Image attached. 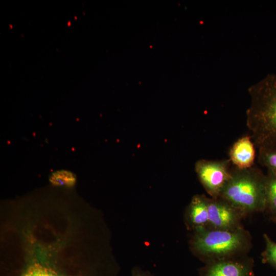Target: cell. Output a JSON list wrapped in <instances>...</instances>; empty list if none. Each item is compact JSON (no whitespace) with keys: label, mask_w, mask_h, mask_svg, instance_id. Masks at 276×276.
Masks as SVG:
<instances>
[{"label":"cell","mask_w":276,"mask_h":276,"mask_svg":"<svg viewBox=\"0 0 276 276\" xmlns=\"http://www.w3.org/2000/svg\"><path fill=\"white\" fill-rule=\"evenodd\" d=\"M219 197L246 216L265 212V174L254 167L239 169L234 166L231 170V177Z\"/></svg>","instance_id":"3957f363"},{"label":"cell","mask_w":276,"mask_h":276,"mask_svg":"<svg viewBox=\"0 0 276 276\" xmlns=\"http://www.w3.org/2000/svg\"><path fill=\"white\" fill-rule=\"evenodd\" d=\"M230 159L211 160L200 159L195 164L198 179L211 198L219 197L231 176Z\"/></svg>","instance_id":"277c9868"},{"label":"cell","mask_w":276,"mask_h":276,"mask_svg":"<svg viewBox=\"0 0 276 276\" xmlns=\"http://www.w3.org/2000/svg\"><path fill=\"white\" fill-rule=\"evenodd\" d=\"M209 223L214 229L234 230L243 227L246 216L221 198H208Z\"/></svg>","instance_id":"5b68a950"},{"label":"cell","mask_w":276,"mask_h":276,"mask_svg":"<svg viewBox=\"0 0 276 276\" xmlns=\"http://www.w3.org/2000/svg\"><path fill=\"white\" fill-rule=\"evenodd\" d=\"M265 248L261 254L262 262L276 270V242L266 234L263 235Z\"/></svg>","instance_id":"8fae6325"},{"label":"cell","mask_w":276,"mask_h":276,"mask_svg":"<svg viewBox=\"0 0 276 276\" xmlns=\"http://www.w3.org/2000/svg\"><path fill=\"white\" fill-rule=\"evenodd\" d=\"M270 220L276 224V212L270 215Z\"/></svg>","instance_id":"9a60e30c"},{"label":"cell","mask_w":276,"mask_h":276,"mask_svg":"<svg viewBox=\"0 0 276 276\" xmlns=\"http://www.w3.org/2000/svg\"><path fill=\"white\" fill-rule=\"evenodd\" d=\"M21 276H65L40 263L29 266Z\"/></svg>","instance_id":"4fadbf2b"},{"label":"cell","mask_w":276,"mask_h":276,"mask_svg":"<svg viewBox=\"0 0 276 276\" xmlns=\"http://www.w3.org/2000/svg\"><path fill=\"white\" fill-rule=\"evenodd\" d=\"M252 238L244 227L222 230L208 226L193 231L190 241L194 254L204 264L248 255Z\"/></svg>","instance_id":"7a4b0ae2"},{"label":"cell","mask_w":276,"mask_h":276,"mask_svg":"<svg viewBox=\"0 0 276 276\" xmlns=\"http://www.w3.org/2000/svg\"><path fill=\"white\" fill-rule=\"evenodd\" d=\"M266 209L269 215L276 212V172L267 170L265 175Z\"/></svg>","instance_id":"9c48e42d"},{"label":"cell","mask_w":276,"mask_h":276,"mask_svg":"<svg viewBox=\"0 0 276 276\" xmlns=\"http://www.w3.org/2000/svg\"><path fill=\"white\" fill-rule=\"evenodd\" d=\"M246 126L259 149H276V75L269 74L248 88Z\"/></svg>","instance_id":"6da1fadb"},{"label":"cell","mask_w":276,"mask_h":276,"mask_svg":"<svg viewBox=\"0 0 276 276\" xmlns=\"http://www.w3.org/2000/svg\"><path fill=\"white\" fill-rule=\"evenodd\" d=\"M208 198L204 195L193 197L185 215L187 227L192 230L207 226L209 223Z\"/></svg>","instance_id":"ba28073f"},{"label":"cell","mask_w":276,"mask_h":276,"mask_svg":"<svg viewBox=\"0 0 276 276\" xmlns=\"http://www.w3.org/2000/svg\"><path fill=\"white\" fill-rule=\"evenodd\" d=\"M258 157L261 165L276 172V149H259Z\"/></svg>","instance_id":"7c38bea8"},{"label":"cell","mask_w":276,"mask_h":276,"mask_svg":"<svg viewBox=\"0 0 276 276\" xmlns=\"http://www.w3.org/2000/svg\"><path fill=\"white\" fill-rule=\"evenodd\" d=\"M49 180L54 186L72 187L76 182V177L72 172L66 170H57L52 173Z\"/></svg>","instance_id":"30bf717a"},{"label":"cell","mask_w":276,"mask_h":276,"mask_svg":"<svg viewBox=\"0 0 276 276\" xmlns=\"http://www.w3.org/2000/svg\"><path fill=\"white\" fill-rule=\"evenodd\" d=\"M131 276H153L141 269L135 268L132 270Z\"/></svg>","instance_id":"5bb4252c"},{"label":"cell","mask_w":276,"mask_h":276,"mask_svg":"<svg viewBox=\"0 0 276 276\" xmlns=\"http://www.w3.org/2000/svg\"><path fill=\"white\" fill-rule=\"evenodd\" d=\"M255 146L250 136L248 135L240 138L233 144L229 155L235 167L239 169L253 167L256 158Z\"/></svg>","instance_id":"52a82bcc"},{"label":"cell","mask_w":276,"mask_h":276,"mask_svg":"<svg viewBox=\"0 0 276 276\" xmlns=\"http://www.w3.org/2000/svg\"><path fill=\"white\" fill-rule=\"evenodd\" d=\"M255 261L248 255L204 264L199 276H254Z\"/></svg>","instance_id":"8992f818"}]
</instances>
